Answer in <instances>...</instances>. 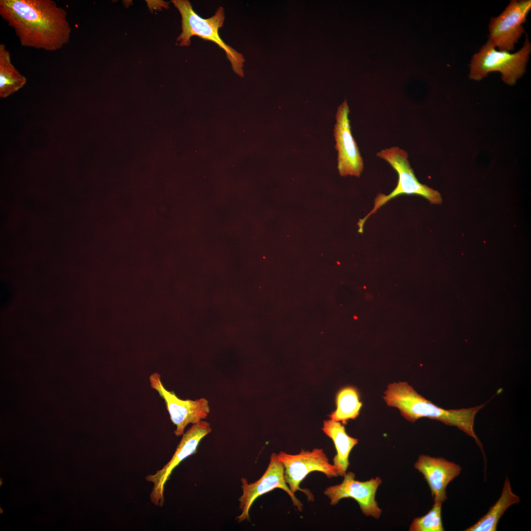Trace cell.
Wrapping results in <instances>:
<instances>
[{"instance_id": "8", "label": "cell", "mask_w": 531, "mask_h": 531, "mask_svg": "<svg viewBox=\"0 0 531 531\" xmlns=\"http://www.w3.org/2000/svg\"><path fill=\"white\" fill-rule=\"evenodd\" d=\"M531 8V0H512L500 15L491 19L489 40L499 51L514 50L515 44L525 32L522 25L526 22Z\"/></svg>"}, {"instance_id": "2", "label": "cell", "mask_w": 531, "mask_h": 531, "mask_svg": "<svg viewBox=\"0 0 531 531\" xmlns=\"http://www.w3.org/2000/svg\"><path fill=\"white\" fill-rule=\"evenodd\" d=\"M384 394L383 398L386 404L398 409L407 420L413 423L420 418L426 417L456 426L472 437L483 452L473 426L476 413L486 403L468 409H443L420 395L407 382L390 384Z\"/></svg>"}, {"instance_id": "14", "label": "cell", "mask_w": 531, "mask_h": 531, "mask_svg": "<svg viewBox=\"0 0 531 531\" xmlns=\"http://www.w3.org/2000/svg\"><path fill=\"white\" fill-rule=\"evenodd\" d=\"M322 430L333 442L336 454L333 459V465L338 476H344L349 465V455L358 443V440L349 436L340 422L332 419L324 421Z\"/></svg>"}, {"instance_id": "16", "label": "cell", "mask_w": 531, "mask_h": 531, "mask_svg": "<svg viewBox=\"0 0 531 531\" xmlns=\"http://www.w3.org/2000/svg\"><path fill=\"white\" fill-rule=\"evenodd\" d=\"M26 77L15 67L10 53L4 44H0V97L3 98L22 88Z\"/></svg>"}, {"instance_id": "13", "label": "cell", "mask_w": 531, "mask_h": 531, "mask_svg": "<svg viewBox=\"0 0 531 531\" xmlns=\"http://www.w3.org/2000/svg\"><path fill=\"white\" fill-rule=\"evenodd\" d=\"M414 468L424 476L430 489L434 502L442 503L447 499L448 484L460 473L462 468L457 464L442 457L421 454Z\"/></svg>"}, {"instance_id": "10", "label": "cell", "mask_w": 531, "mask_h": 531, "mask_svg": "<svg viewBox=\"0 0 531 531\" xmlns=\"http://www.w3.org/2000/svg\"><path fill=\"white\" fill-rule=\"evenodd\" d=\"M349 113V107L345 100L338 107L334 128L337 168L342 177H359L364 168L363 160L352 134Z\"/></svg>"}, {"instance_id": "5", "label": "cell", "mask_w": 531, "mask_h": 531, "mask_svg": "<svg viewBox=\"0 0 531 531\" xmlns=\"http://www.w3.org/2000/svg\"><path fill=\"white\" fill-rule=\"evenodd\" d=\"M531 52V45L527 35L522 48L513 54L505 51H497L488 39L473 56L469 77L471 79L480 81L489 73L499 71L505 83L514 85L525 72Z\"/></svg>"}, {"instance_id": "1", "label": "cell", "mask_w": 531, "mask_h": 531, "mask_svg": "<svg viewBox=\"0 0 531 531\" xmlns=\"http://www.w3.org/2000/svg\"><path fill=\"white\" fill-rule=\"evenodd\" d=\"M0 15L22 46L53 52L70 40L67 12L52 0H0Z\"/></svg>"}, {"instance_id": "17", "label": "cell", "mask_w": 531, "mask_h": 531, "mask_svg": "<svg viewBox=\"0 0 531 531\" xmlns=\"http://www.w3.org/2000/svg\"><path fill=\"white\" fill-rule=\"evenodd\" d=\"M362 405L357 390L353 387H344L337 393V408L329 416L333 420L345 423L358 416Z\"/></svg>"}, {"instance_id": "12", "label": "cell", "mask_w": 531, "mask_h": 531, "mask_svg": "<svg viewBox=\"0 0 531 531\" xmlns=\"http://www.w3.org/2000/svg\"><path fill=\"white\" fill-rule=\"evenodd\" d=\"M343 477L340 484L330 486L324 492L329 499L330 504L335 505L342 499L352 498L358 503L364 515L379 519L382 510L378 506L375 496L382 482L381 478L378 476L360 481L355 479V474L352 472H347Z\"/></svg>"}, {"instance_id": "18", "label": "cell", "mask_w": 531, "mask_h": 531, "mask_svg": "<svg viewBox=\"0 0 531 531\" xmlns=\"http://www.w3.org/2000/svg\"><path fill=\"white\" fill-rule=\"evenodd\" d=\"M442 503L434 502L432 508L424 515L414 518L410 531H443L442 519Z\"/></svg>"}, {"instance_id": "4", "label": "cell", "mask_w": 531, "mask_h": 531, "mask_svg": "<svg viewBox=\"0 0 531 531\" xmlns=\"http://www.w3.org/2000/svg\"><path fill=\"white\" fill-rule=\"evenodd\" d=\"M376 155L386 161L398 174V180L395 188L388 195L379 193L374 201V206L357 225L358 232L362 233L363 226L368 217L391 199L401 195H417L423 197L431 204H441L440 193L426 185L421 184L416 178L408 159V152L398 146L385 148L378 152Z\"/></svg>"}, {"instance_id": "9", "label": "cell", "mask_w": 531, "mask_h": 531, "mask_svg": "<svg viewBox=\"0 0 531 531\" xmlns=\"http://www.w3.org/2000/svg\"><path fill=\"white\" fill-rule=\"evenodd\" d=\"M211 431L209 424L201 420L193 424L185 433L177 445L171 459L162 469L153 474H149L146 479L153 483L150 495L151 502L155 505L162 506L164 502V490L166 482L173 470L184 459L197 451L199 443Z\"/></svg>"}, {"instance_id": "7", "label": "cell", "mask_w": 531, "mask_h": 531, "mask_svg": "<svg viewBox=\"0 0 531 531\" xmlns=\"http://www.w3.org/2000/svg\"><path fill=\"white\" fill-rule=\"evenodd\" d=\"M241 481L243 493L238 499L241 514L236 518L238 522L249 520V510L255 500L276 488L285 491L291 498L295 507L300 511L302 510V504L286 483L284 468L276 453L271 454L267 468L259 479L249 483L246 478L242 477Z\"/></svg>"}, {"instance_id": "3", "label": "cell", "mask_w": 531, "mask_h": 531, "mask_svg": "<svg viewBox=\"0 0 531 531\" xmlns=\"http://www.w3.org/2000/svg\"><path fill=\"white\" fill-rule=\"evenodd\" d=\"M172 2L181 16L182 32L177 38L179 45L189 46L191 37L195 35L213 42L225 51L234 72L244 77L243 56L226 44L219 34V30L225 20L224 8L219 7L213 16L204 19L194 11L189 0H172Z\"/></svg>"}, {"instance_id": "11", "label": "cell", "mask_w": 531, "mask_h": 531, "mask_svg": "<svg viewBox=\"0 0 531 531\" xmlns=\"http://www.w3.org/2000/svg\"><path fill=\"white\" fill-rule=\"evenodd\" d=\"M149 382L151 387L158 392L165 402L170 419L176 426L174 431L176 436L183 435L189 424H196L207 416L209 408L208 401L205 398L196 400L179 399L174 391H169L164 387L157 373L150 376Z\"/></svg>"}, {"instance_id": "15", "label": "cell", "mask_w": 531, "mask_h": 531, "mask_svg": "<svg viewBox=\"0 0 531 531\" xmlns=\"http://www.w3.org/2000/svg\"><path fill=\"white\" fill-rule=\"evenodd\" d=\"M520 499L512 491L510 482L506 477L502 493L498 501L487 513L465 531H496L500 519L511 505L519 503Z\"/></svg>"}, {"instance_id": "6", "label": "cell", "mask_w": 531, "mask_h": 531, "mask_svg": "<svg viewBox=\"0 0 531 531\" xmlns=\"http://www.w3.org/2000/svg\"><path fill=\"white\" fill-rule=\"evenodd\" d=\"M278 459L284 468V478L291 491L303 492L308 501H314L311 492L300 487V484L311 472L317 471L324 474L328 478L338 476L336 470L323 449L315 448L311 451L302 450L297 454H290L280 451L277 454Z\"/></svg>"}]
</instances>
